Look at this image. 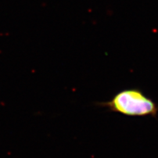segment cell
<instances>
[{
    "label": "cell",
    "instance_id": "cell-1",
    "mask_svg": "<svg viewBox=\"0 0 158 158\" xmlns=\"http://www.w3.org/2000/svg\"><path fill=\"white\" fill-rule=\"evenodd\" d=\"M100 106L110 111L131 117H156L158 113L156 103L136 88L123 90Z\"/></svg>",
    "mask_w": 158,
    "mask_h": 158
}]
</instances>
